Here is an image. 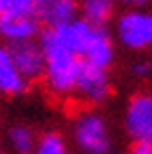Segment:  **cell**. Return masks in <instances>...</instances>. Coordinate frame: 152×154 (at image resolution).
<instances>
[{"label": "cell", "mask_w": 152, "mask_h": 154, "mask_svg": "<svg viewBox=\"0 0 152 154\" xmlns=\"http://www.w3.org/2000/svg\"><path fill=\"white\" fill-rule=\"evenodd\" d=\"M124 126L134 142H152V93L138 91L126 103Z\"/></svg>", "instance_id": "5b68a950"}, {"label": "cell", "mask_w": 152, "mask_h": 154, "mask_svg": "<svg viewBox=\"0 0 152 154\" xmlns=\"http://www.w3.org/2000/svg\"><path fill=\"white\" fill-rule=\"evenodd\" d=\"M116 37L130 51L152 47V12L146 8H130L116 20Z\"/></svg>", "instance_id": "277c9868"}, {"label": "cell", "mask_w": 152, "mask_h": 154, "mask_svg": "<svg viewBox=\"0 0 152 154\" xmlns=\"http://www.w3.org/2000/svg\"><path fill=\"white\" fill-rule=\"evenodd\" d=\"M79 14V2L77 0H39L35 16L39 23L47 29H59L71 20H75Z\"/></svg>", "instance_id": "9c48e42d"}, {"label": "cell", "mask_w": 152, "mask_h": 154, "mask_svg": "<svg viewBox=\"0 0 152 154\" xmlns=\"http://www.w3.org/2000/svg\"><path fill=\"white\" fill-rule=\"evenodd\" d=\"M130 71H132V75L138 77V79H142V77H148V75H150V71H152V63L148 61V59H138V61L132 63Z\"/></svg>", "instance_id": "9a60e30c"}, {"label": "cell", "mask_w": 152, "mask_h": 154, "mask_svg": "<svg viewBox=\"0 0 152 154\" xmlns=\"http://www.w3.org/2000/svg\"><path fill=\"white\" fill-rule=\"evenodd\" d=\"M37 134L26 124H10L4 130V146L10 154H33Z\"/></svg>", "instance_id": "8fae6325"}, {"label": "cell", "mask_w": 152, "mask_h": 154, "mask_svg": "<svg viewBox=\"0 0 152 154\" xmlns=\"http://www.w3.org/2000/svg\"><path fill=\"white\" fill-rule=\"evenodd\" d=\"M37 37H41V23L35 14L0 16V38L6 47L37 41Z\"/></svg>", "instance_id": "ba28073f"}, {"label": "cell", "mask_w": 152, "mask_h": 154, "mask_svg": "<svg viewBox=\"0 0 152 154\" xmlns=\"http://www.w3.org/2000/svg\"><path fill=\"white\" fill-rule=\"evenodd\" d=\"M39 43L45 53V79L49 91L59 95V97H69L75 95L77 79L83 67V61L69 49L59 32L55 29H45L39 37Z\"/></svg>", "instance_id": "6da1fadb"}, {"label": "cell", "mask_w": 152, "mask_h": 154, "mask_svg": "<svg viewBox=\"0 0 152 154\" xmlns=\"http://www.w3.org/2000/svg\"><path fill=\"white\" fill-rule=\"evenodd\" d=\"M33 154H73V152L69 150L67 140L61 132L49 130V132H43L37 138Z\"/></svg>", "instance_id": "4fadbf2b"}, {"label": "cell", "mask_w": 152, "mask_h": 154, "mask_svg": "<svg viewBox=\"0 0 152 154\" xmlns=\"http://www.w3.org/2000/svg\"><path fill=\"white\" fill-rule=\"evenodd\" d=\"M39 0H0V16L35 14Z\"/></svg>", "instance_id": "5bb4252c"}, {"label": "cell", "mask_w": 152, "mask_h": 154, "mask_svg": "<svg viewBox=\"0 0 152 154\" xmlns=\"http://www.w3.org/2000/svg\"><path fill=\"white\" fill-rule=\"evenodd\" d=\"M29 89V81L16 69L6 45H0V95H20Z\"/></svg>", "instance_id": "30bf717a"}, {"label": "cell", "mask_w": 152, "mask_h": 154, "mask_svg": "<svg viewBox=\"0 0 152 154\" xmlns=\"http://www.w3.org/2000/svg\"><path fill=\"white\" fill-rule=\"evenodd\" d=\"M112 93V81L107 75V69L83 63L79 79H77L75 95L87 103H101Z\"/></svg>", "instance_id": "8992f818"}, {"label": "cell", "mask_w": 152, "mask_h": 154, "mask_svg": "<svg viewBox=\"0 0 152 154\" xmlns=\"http://www.w3.org/2000/svg\"><path fill=\"white\" fill-rule=\"evenodd\" d=\"M8 51L12 55L16 69L20 71V75L26 81H37L45 75V53L39 41H29V43H20V45L8 47Z\"/></svg>", "instance_id": "52a82bcc"}, {"label": "cell", "mask_w": 152, "mask_h": 154, "mask_svg": "<svg viewBox=\"0 0 152 154\" xmlns=\"http://www.w3.org/2000/svg\"><path fill=\"white\" fill-rule=\"evenodd\" d=\"M79 14L83 20L95 26H106L114 14V0H77Z\"/></svg>", "instance_id": "7c38bea8"}, {"label": "cell", "mask_w": 152, "mask_h": 154, "mask_svg": "<svg viewBox=\"0 0 152 154\" xmlns=\"http://www.w3.org/2000/svg\"><path fill=\"white\" fill-rule=\"evenodd\" d=\"M73 142L81 154H110L112 136L104 116L95 112H81L73 122Z\"/></svg>", "instance_id": "3957f363"}, {"label": "cell", "mask_w": 152, "mask_h": 154, "mask_svg": "<svg viewBox=\"0 0 152 154\" xmlns=\"http://www.w3.org/2000/svg\"><path fill=\"white\" fill-rule=\"evenodd\" d=\"M118 2H126V4H130L132 8H144V6L150 4V0H118Z\"/></svg>", "instance_id": "e0dca14e"}, {"label": "cell", "mask_w": 152, "mask_h": 154, "mask_svg": "<svg viewBox=\"0 0 152 154\" xmlns=\"http://www.w3.org/2000/svg\"><path fill=\"white\" fill-rule=\"evenodd\" d=\"M126 154H152V142H134Z\"/></svg>", "instance_id": "2e32d148"}, {"label": "cell", "mask_w": 152, "mask_h": 154, "mask_svg": "<svg viewBox=\"0 0 152 154\" xmlns=\"http://www.w3.org/2000/svg\"><path fill=\"white\" fill-rule=\"evenodd\" d=\"M63 38V43L73 51L83 63L110 69V65L116 59V47L114 38L107 32L106 26H95L77 16L65 26L55 29Z\"/></svg>", "instance_id": "7a4b0ae2"}]
</instances>
